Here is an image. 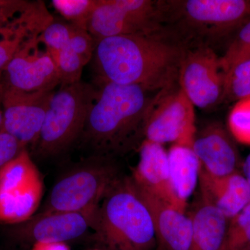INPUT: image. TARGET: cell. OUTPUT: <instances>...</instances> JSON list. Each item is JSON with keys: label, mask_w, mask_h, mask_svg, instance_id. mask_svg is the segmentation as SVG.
<instances>
[{"label": "cell", "mask_w": 250, "mask_h": 250, "mask_svg": "<svg viewBox=\"0 0 250 250\" xmlns=\"http://www.w3.org/2000/svg\"><path fill=\"white\" fill-rule=\"evenodd\" d=\"M5 83L4 77H3V70L0 72V130L3 123V95H4Z\"/></svg>", "instance_id": "obj_32"}, {"label": "cell", "mask_w": 250, "mask_h": 250, "mask_svg": "<svg viewBox=\"0 0 250 250\" xmlns=\"http://www.w3.org/2000/svg\"><path fill=\"white\" fill-rule=\"evenodd\" d=\"M73 24L54 19L40 36V41L54 60L59 52L70 44Z\"/></svg>", "instance_id": "obj_25"}, {"label": "cell", "mask_w": 250, "mask_h": 250, "mask_svg": "<svg viewBox=\"0 0 250 250\" xmlns=\"http://www.w3.org/2000/svg\"><path fill=\"white\" fill-rule=\"evenodd\" d=\"M250 97V59H248L225 72L223 100L236 103Z\"/></svg>", "instance_id": "obj_21"}, {"label": "cell", "mask_w": 250, "mask_h": 250, "mask_svg": "<svg viewBox=\"0 0 250 250\" xmlns=\"http://www.w3.org/2000/svg\"><path fill=\"white\" fill-rule=\"evenodd\" d=\"M200 192L230 220L250 202V184L241 171L216 177L200 171Z\"/></svg>", "instance_id": "obj_18"}, {"label": "cell", "mask_w": 250, "mask_h": 250, "mask_svg": "<svg viewBox=\"0 0 250 250\" xmlns=\"http://www.w3.org/2000/svg\"><path fill=\"white\" fill-rule=\"evenodd\" d=\"M44 188L42 174L24 149L0 171V223L20 225L32 218Z\"/></svg>", "instance_id": "obj_6"}, {"label": "cell", "mask_w": 250, "mask_h": 250, "mask_svg": "<svg viewBox=\"0 0 250 250\" xmlns=\"http://www.w3.org/2000/svg\"><path fill=\"white\" fill-rule=\"evenodd\" d=\"M29 4L24 0H0V28L19 16Z\"/></svg>", "instance_id": "obj_30"}, {"label": "cell", "mask_w": 250, "mask_h": 250, "mask_svg": "<svg viewBox=\"0 0 250 250\" xmlns=\"http://www.w3.org/2000/svg\"><path fill=\"white\" fill-rule=\"evenodd\" d=\"M121 177L111 159L95 156L93 160L59 179L41 212H77L95 215L104 197Z\"/></svg>", "instance_id": "obj_5"}, {"label": "cell", "mask_w": 250, "mask_h": 250, "mask_svg": "<svg viewBox=\"0 0 250 250\" xmlns=\"http://www.w3.org/2000/svg\"><path fill=\"white\" fill-rule=\"evenodd\" d=\"M225 72L220 58L208 47L184 52L178 83L194 106L209 108L223 101Z\"/></svg>", "instance_id": "obj_10"}, {"label": "cell", "mask_w": 250, "mask_h": 250, "mask_svg": "<svg viewBox=\"0 0 250 250\" xmlns=\"http://www.w3.org/2000/svg\"></svg>", "instance_id": "obj_34"}, {"label": "cell", "mask_w": 250, "mask_h": 250, "mask_svg": "<svg viewBox=\"0 0 250 250\" xmlns=\"http://www.w3.org/2000/svg\"><path fill=\"white\" fill-rule=\"evenodd\" d=\"M69 45L86 65L93 59L97 42L87 29L73 25Z\"/></svg>", "instance_id": "obj_28"}, {"label": "cell", "mask_w": 250, "mask_h": 250, "mask_svg": "<svg viewBox=\"0 0 250 250\" xmlns=\"http://www.w3.org/2000/svg\"><path fill=\"white\" fill-rule=\"evenodd\" d=\"M54 62L58 69L60 86L72 85L81 82L85 65L78 54L72 50L70 45L59 52Z\"/></svg>", "instance_id": "obj_26"}, {"label": "cell", "mask_w": 250, "mask_h": 250, "mask_svg": "<svg viewBox=\"0 0 250 250\" xmlns=\"http://www.w3.org/2000/svg\"><path fill=\"white\" fill-rule=\"evenodd\" d=\"M190 215V250H223L229 220L200 193Z\"/></svg>", "instance_id": "obj_19"}, {"label": "cell", "mask_w": 250, "mask_h": 250, "mask_svg": "<svg viewBox=\"0 0 250 250\" xmlns=\"http://www.w3.org/2000/svg\"><path fill=\"white\" fill-rule=\"evenodd\" d=\"M228 128L236 141L250 145V97L235 104L229 114Z\"/></svg>", "instance_id": "obj_24"}, {"label": "cell", "mask_w": 250, "mask_h": 250, "mask_svg": "<svg viewBox=\"0 0 250 250\" xmlns=\"http://www.w3.org/2000/svg\"><path fill=\"white\" fill-rule=\"evenodd\" d=\"M93 229L101 250H156L150 212L131 177L122 176L106 192Z\"/></svg>", "instance_id": "obj_3"}, {"label": "cell", "mask_w": 250, "mask_h": 250, "mask_svg": "<svg viewBox=\"0 0 250 250\" xmlns=\"http://www.w3.org/2000/svg\"><path fill=\"white\" fill-rule=\"evenodd\" d=\"M99 82L100 88L97 89L82 137L92 146L96 156L111 159L144 141L148 114L161 91L141 85Z\"/></svg>", "instance_id": "obj_2"}, {"label": "cell", "mask_w": 250, "mask_h": 250, "mask_svg": "<svg viewBox=\"0 0 250 250\" xmlns=\"http://www.w3.org/2000/svg\"><path fill=\"white\" fill-rule=\"evenodd\" d=\"M138 192L152 216L156 238V250H190L192 236L190 215L167 202L139 190Z\"/></svg>", "instance_id": "obj_16"}, {"label": "cell", "mask_w": 250, "mask_h": 250, "mask_svg": "<svg viewBox=\"0 0 250 250\" xmlns=\"http://www.w3.org/2000/svg\"><path fill=\"white\" fill-rule=\"evenodd\" d=\"M161 14H173L182 27L216 37L250 21V0H184L159 2Z\"/></svg>", "instance_id": "obj_7"}, {"label": "cell", "mask_w": 250, "mask_h": 250, "mask_svg": "<svg viewBox=\"0 0 250 250\" xmlns=\"http://www.w3.org/2000/svg\"><path fill=\"white\" fill-rule=\"evenodd\" d=\"M184 47L155 35H121L97 42L93 58L100 80L161 91L178 81Z\"/></svg>", "instance_id": "obj_1"}, {"label": "cell", "mask_w": 250, "mask_h": 250, "mask_svg": "<svg viewBox=\"0 0 250 250\" xmlns=\"http://www.w3.org/2000/svg\"><path fill=\"white\" fill-rule=\"evenodd\" d=\"M193 146L172 144L167 151L169 172L174 194L184 210L199 182L200 164Z\"/></svg>", "instance_id": "obj_20"}, {"label": "cell", "mask_w": 250, "mask_h": 250, "mask_svg": "<svg viewBox=\"0 0 250 250\" xmlns=\"http://www.w3.org/2000/svg\"><path fill=\"white\" fill-rule=\"evenodd\" d=\"M250 59V21L242 26L226 53L220 58L224 72L239 62Z\"/></svg>", "instance_id": "obj_27"}, {"label": "cell", "mask_w": 250, "mask_h": 250, "mask_svg": "<svg viewBox=\"0 0 250 250\" xmlns=\"http://www.w3.org/2000/svg\"><path fill=\"white\" fill-rule=\"evenodd\" d=\"M139 151V163L131 176L137 190L167 202L186 213L172 188L167 152L163 145L144 140Z\"/></svg>", "instance_id": "obj_15"}, {"label": "cell", "mask_w": 250, "mask_h": 250, "mask_svg": "<svg viewBox=\"0 0 250 250\" xmlns=\"http://www.w3.org/2000/svg\"><path fill=\"white\" fill-rule=\"evenodd\" d=\"M40 36L26 42L5 66V86L25 92H41L54 91L61 85L57 65L45 46L41 47Z\"/></svg>", "instance_id": "obj_11"}, {"label": "cell", "mask_w": 250, "mask_h": 250, "mask_svg": "<svg viewBox=\"0 0 250 250\" xmlns=\"http://www.w3.org/2000/svg\"><path fill=\"white\" fill-rule=\"evenodd\" d=\"M160 20L158 1L97 0L87 30L98 42L112 36L155 33Z\"/></svg>", "instance_id": "obj_8"}, {"label": "cell", "mask_w": 250, "mask_h": 250, "mask_svg": "<svg viewBox=\"0 0 250 250\" xmlns=\"http://www.w3.org/2000/svg\"><path fill=\"white\" fill-rule=\"evenodd\" d=\"M52 4L67 22L87 29L97 0H53Z\"/></svg>", "instance_id": "obj_23"}, {"label": "cell", "mask_w": 250, "mask_h": 250, "mask_svg": "<svg viewBox=\"0 0 250 250\" xmlns=\"http://www.w3.org/2000/svg\"><path fill=\"white\" fill-rule=\"evenodd\" d=\"M193 149L200 170L210 176L225 177L241 171L239 152L229 131L219 123H213L196 133Z\"/></svg>", "instance_id": "obj_14"}, {"label": "cell", "mask_w": 250, "mask_h": 250, "mask_svg": "<svg viewBox=\"0 0 250 250\" xmlns=\"http://www.w3.org/2000/svg\"><path fill=\"white\" fill-rule=\"evenodd\" d=\"M54 91L25 92L5 86L0 131L11 135L26 148L34 147Z\"/></svg>", "instance_id": "obj_12"}, {"label": "cell", "mask_w": 250, "mask_h": 250, "mask_svg": "<svg viewBox=\"0 0 250 250\" xmlns=\"http://www.w3.org/2000/svg\"><path fill=\"white\" fill-rule=\"evenodd\" d=\"M95 215L77 212H40L15 229L14 236L23 243L67 241L83 236L93 228Z\"/></svg>", "instance_id": "obj_13"}, {"label": "cell", "mask_w": 250, "mask_h": 250, "mask_svg": "<svg viewBox=\"0 0 250 250\" xmlns=\"http://www.w3.org/2000/svg\"><path fill=\"white\" fill-rule=\"evenodd\" d=\"M24 149H27L7 133L0 131V171Z\"/></svg>", "instance_id": "obj_29"}, {"label": "cell", "mask_w": 250, "mask_h": 250, "mask_svg": "<svg viewBox=\"0 0 250 250\" xmlns=\"http://www.w3.org/2000/svg\"><path fill=\"white\" fill-rule=\"evenodd\" d=\"M31 250H71L66 243L39 242L32 245Z\"/></svg>", "instance_id": "obj_31"}, {"label": "cell", "mask_w": 250, "mask_h": 250, "mask_svg": "<svg viewBox=\"0 0 250 250\" xmlns=\"http://www.w3.org/2000/svg\"><path fill=\"white\" fill-rule=\"evenodd\" d=\"M96 95V88L82 81L54 92L40 136L33 147L36 156L59 155L82 137Z\"/></svg>", "instance_id": "obj_4"}, {"label": "cell", "mask_w": 250, "mask_h": 250, "mask_svg": "<svg viewBox=\"0 0 250 250\" xmlns=\"http://www.w3.org/2000/svg\"><path fill=\"white\" fill-rule=\"evenodd\" d=\"M53 20L43 1H31L22 14L0 28V72L26 42L40 36Z\"/></svg>", "instance_id": "obj_17"}, {"label": "cell", "mask_w": 250, "mask_h": 250, "mask_svg": "<svg viewBox=\"0 0 250 250\" xmlns=\"http://www.w3.org/2000/svg\"><path fill=\"white\" fill-rule=\"evenodd\" d=\"M196 133L195 106L183 90L174 85L161 90L148 114L145 140L193 146Z\"/></svg>", "instance_id": "obj_9"}, {"label": "cell", "mask_w": 250, "mask_h": 250, "mask_svg": "<svg viewBox=\"0 0 250 250\" xmlns=\"http://www.w3.org/2000/svg\"><path fill=\"white\" fill-rule=\"evenodd\" d=\"M241 172L250 184V153L242 164Z\"/></svg>", "instance_id": "obj_33"}, {"label": "cell", "mask_w": 250, "mask_h": 250, "mask_svg": "<svg viewBox=\"0 0 250 250\" xmlns=\"http://www.w3.org/2000/svg\"><path fill=\"white\" fill-rule=\"evenodd\" d=\"M223 250H250V202L230 219Z\"/></svg>", "instance_id": "obj_22"}]
</instances>
